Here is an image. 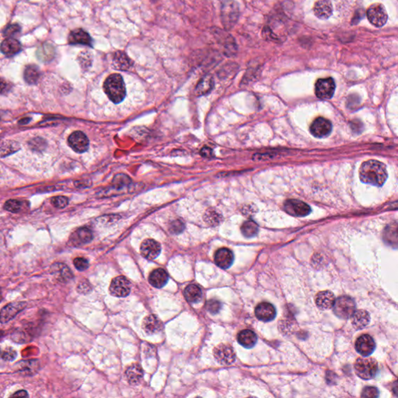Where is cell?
Masks as SVG:
<instances>
[{
    "label": "cell",
    "instance_id": "52",
    "mask_svg": "<svg viewBox=\"0 0 398 398\" xmlns=\"http://www.w3.org/2000/svg\"><path fill=\"white\" fill-rule=\"evenodd\" d=\"M2 292H1V289H0V302L2 300Z\"/></svg>",
    "mask_w": 398,
    "mask_h": 398
},
{
    "label": "cell",
    "instance_id": "41",
    "mask_svg": "<svg viewBox=\"0 0 398 398\" xmlns=\"http://www.w3.org/2000/svg\"><path fill=\"white\" fill-rule=\"evenodd\" d=\"M4 209L11 212H18L21 209V202L18 200H9L4 205Z\"/></svg>",
    "mask_w": 398,
    "mask_h": 398
},
{
    "label": "cell",
    "instance_id": "15",
    "mask_svg": "<svg viewBox=\"0 0 398 398\" xmlns=\"http://www.w3.org/2000/svg\"><path fill=\"white\" fill-rule=\"evenodd\" d=\"M255 316L263 322H270L276 316V310L272 303L263 302L257 305L255 308Z\"/></svg>",
    "mask_w": 398,
    "mask_h": 398
},
{
    "label": "cell",
    "instance_id": "14",
    "mask_svg": "<svg viewBox=\"0 0 398 398\" xmlns=\"http://www.w3.org/2000/svg\"><path fill=\"white\" fill-rule=\"evenodd\" d=\"M376 349V343L374 338L369 335H362L358 337L356 342V349L357 353L362 356H369L374 353Z\"/></svg>",
    "mask_w": 398,
    "mask_h": 398
},
{
    "label": "cell",
    "instance_id": "37",
    "mask_svg": "<svg viewBox=\"0 0 398 398\" xmlns=\"http://www.w3.org/2000/svg\"><path fill=\"white\" fill-rule=\"evenodd\" d=\"M221 215L218 213L215 209L207 210L204 215L205 222L211 227L219 225L221 222Z\"/></svg>",
    "mask_w": 398,
    "mask_h": 398
},
{
    "label": "cell",
    "instance_id": "33",
    "mask_svg": "<svg viewBox=\"0 0 398 398\" xmlns=\"http://www.w3.org/2000/svg\"><path fill=\"white\" fill-rule=\"evenodd\" d=\"M17 366H18V371L31 375L38 371L39 363L38 360H26L20 362L19 363L17 364Z\"/></svg>",
    "mask_w": 398,
    "mask_h": 398
},
{
    "label": "cell",
    "instance_id": "18",
    "mask_svg": "<svg viewBox=\"0 0 398 398\" xmlns=\"http://www.w3.org/2000/svg\"><path fill=\"white\" fill-rule=\"evenodd\" d=\"M233 261H234L233 253L228 248H221L215 252V264L221 269H229L233 263Z\"/></svg>",
    "mask_w": 398,
    "mask_h": 398
},
{
    "label": "cell",
    "instance_id": "48",
    "mask_svg": "<svg viewBox=\"0 0 398 398\" xmlns=\"http://www.w3.org/2000/svg\"><path fill=\"white\" fill-rule=\"evenodd\" d=\"M200 154L205 158H212L214 156L213 151L209 147H204L200 151Z\"/></svg>",
    "mask_w": 398,
    "mask_h": 398
},
{
    "label": "cell",
    "instance_id": "24",
    "mask_svg": "<svg viewBox=\"0 0 398 398\" xmlns=\"http://www.w3.org/2000/svg\"><path fill=\"white\" fill-rule=\"evenodd\" d=\"M335 299L332 292L322 291L316 294L315 302L320 310H329L333 307Z\"/></svg>",
    "mask_w": 398,
    "mask_h": 398
},
{
    "label": "cell",
    "instance_id": "5",
    "mask_svg": "<svg viewBox=\"0 0 398 398\" xmlns=\"http://www.w3.org/2000/svg\"><path fill=\"white\" fill-rule=\"evenodd\" d=\"M335 314L341 319H348L352 316L356 310V303L353 298L343 295L335 299L333 307Z\"/></svg>",
    "mask_w": 398,
    "mask_h": 398
},
{
    "label": "cell",
    "instance_id": "34",
    "mask_svg": "<svg viewBox=\"0 0 398 398\" xmlns=\"http://www.w3.org/2000/svg\"><path fill=\"white\" fill-rule=\"evenodd\" d=\"M40 70L35 65H27L24 70V80L27 84H35L40 78Z\"/></svg>",
    "mask_w": 398,
    "mask_h": 398
},
{
    "label": "cell",
    "instance_id": "1",
    "mask_svg": "<svg viewBox=\"0 0 398 398\" xmlns=\"http://www.w3.org/2000/svg\"><path fill=\"white\" fill-rule=\"evenodd\" d=\"M387 173L386 165L378 160H370L361 165L359 177L365 184L377 187L382 186L387 181Z\"/></svg>",
    "mask_w": 398,
    "mask_h": 398
},
{
    "label": "cell",
    "instance_id": "43",
    "mask_svg": "<svg viewBox=\"0 0 398 398\" xmlns=\"http://www.w3.org/2000/svg\"><path fill=\"white\" fill-rule=\"evenodd\" d=\"M169 230L173 234H179L185 230V224L181 220H174L170 223Z\"/></svg>",
    "mask_w": 398,
    "mask_h": 398
},
{
    "label": "cell",
    "instance_id": "30",
    "mask_svg": "<svg viewBox=\"0 0 398 398\" xmlns=\"http://www.w3.org/2000/svg\"><path fill=\"white\" fill-rule=\"evenodd\" d=\"M213 79L211 76H206L199 81L195 87V94L197 96L206 95L211 91L213 88Z\"/></svg>",
    "mask_w": 398,
    "mask_h": 398
},
{
    "label": "cell",
    "instance_id": "11",
    "mask_svg": "<svg viewBox=\"0 0 398 398\" xmlns=\"http://www.w3.org/2000/svg\"><path fill=\"white\" fill-rule=\"evenodd\" d=\"M27 306L25 302H14L6 305L0 311V323L6 324L14 319Z\"/></svg>",
    "mask_w": 398,
    "mask_h": 398
},
{
    "label": "cell",
    "instance_id": "10",
    "mask_svg": "<svg viewBox=\"0 0 398 398\" xmlns=\"http://www.w3.org/2000/svg\"><path fill=\"white\" fill-rule=\"evenodd\" d=\"M131 291V283L124 276H118L113 279L110 286V293L117 297H126Z\"/></svg>",
    "mask_w": 398,
    "mask_h": 398
},
{
    "label": "cell",
    "instance_id": "50",
    "mask_svg": "<svg viewBox=\"0 0 398 398\" xmlns=\"http://www.w3.org/2000/svg\"><path fill=\"white\" fill-rule=\"evenodd\" d=\"M90 285L86 282H82L79 285L77 290L80 292V293H87L90 290Z\"/></svg>",
    "mask_w": 398,
    "mask_h": 398
},
{
    "label": "cell",
    "instance_id": "23",
    "mask_svg": "<svg viewBox=\"0 0 398 398\" xmlns=\"http://www.w3.org/2000/svg\"><path fill=\"white\" fill-rule=\"evenodd\" d=\"M314 12L315 16L319 19H328L333 13L332 2L330 0H320L315 3Z\"/></svg>",
    "mask_w": 398,
    "mask_h": 398
},
{
    "label": "cell",
    "instance_id": "7",
    "mask_svg": "<svg viewBox=\"0 0 398 398\" xmlns=\"http://www.w3.org/2000/svg\"><path fill=\"white\" fill-rule=\"evenodd\" d=\"M285 211L295 217H304L311 213V208L307 203L296 199H289L284 203Z\"/></svg>",
    "mask_w": 398,
    "mask_h": 398
},
{
    "label": "cell",
    "instance_id": "4",
    "mask_svg": "<svg viewBox=\"0 0 398 398\" xmlns=\"http://www.w3.org/2000/svg\"><path fill=\"white\" fill-rule=\"evenodd\" d=\"M221 18L224 27L232 28L239 18V7L233 0H226L222 4Z\"/></svg>",
    "mask_w": 398,
    "mask_h": 398
},
{
    "label": "cell",
    "instance_id": "13",
    "mask_svg": "<svg viewBox=\"0 0 398 398\" xmlns=\"http://www.w3.org/2000/svg\"><path fill=\"white\" fill-rule=\"evenodd\" d=\"M68 143L71 148L76 152H84L89 147V139L84 132L76 131L69 135Z\"/></svg>",
    "mask_w": 398,
    "mask_h": 398
},
{
    "label": "cell",
    "instance_id": "42",
    "mask_svg": "<svg viewBox=\"0 0 398 398\" xmlns=\"http://www.w3.org/2000/svg\"><path fill=\"white\" fill-rule=\"evenodd\" d=\"M1 358L4 361H13L17 357V352L12 348H6L1 353Z\"/></svg>",
    "mask_w": 398,
    "mask_h": 398
},
{
    "label": "cell",
    "instance_id": "28",
    "mask_svg": "<svg viewBox=\"0 0 398 398\" xmlns=\"http://www.w3.org/2000/svg\"><path fill=\"white\" fill-rule=\"evenodd\" d=\"M149 283L156 288H162L167 284L168 274L163 269H155L151 272L149 278Z\"/></svg>",
    "mask_w": 398,
    "mask_h": 398
},
{
    "label": "cell",
    "instance_id": "17",
    "mask_svg": "<svg viewBox=\"0 0 398 398\" xmlns=\"http://www.w3.org/2000/svg\"><path fill=\"white\" fill-rule=\"evenodd\" d=\"M93 239V233L90 229L86 227H82L75 231L71 235L69 243L73 246H82L84 244H88Z\"/></svg>",
    "mask_w": 398,
    "mask_h": 398
},
{
    "label": "cell",
    "instance_id": "3",
    "mask_svg": "<svg viewBox=\"0 0 398 398\" xmlns=\"http://www.w3.org/2000/svg\"><path fill=\"white\" fill-rule=\"evenodd\" d=\"M355 372L362 379H372L378 374V364L374 358H359L354 365Z\"/></svg>",
    "mask_w": 398,
    "mask_h": 398
},
{
    "label": "cell",
    "instance_id": "25",
    "mask_svg": "<svg viewBox=\"0 0 398 398\" xmlns=\"http://www.w3.org/2000/svg\"><path fill=\"white\" fill-rule=\"evenodd\" d=\"M350 317L353 328L356 330L363 329L370 322V314L364 310L354 311Z\"/></svg>",
    "mask_w": 398,
    "mask_h": 398
},
{
    "label": "cell",
    "instance_id": "47",
    "mask_svg": "<svg viewBox=\"0 0 398 398\" xmlns=\"http://www.w3.org/2000/svg\"><path fill=\"white\" fill-rule=\"evenodd\" d=\"M362 398H376L379 397V391L374 387H367L364 388L362 393Z\"/></svg>",
    "mask_w": 398,
    "mask_h": 398
},
{
    "label": "cell",
    "instance_id": "26",
    "mask_svg": "<svg viewBox=\"0 0 398 398\" xmlns=\"http://www.w3.org/2000/svg\"><path fill=\"white\" fill-rule=\"evenodd\" d=\"M112 65L115 69L126 71L132 66L133 63L125 52L118 51L114 53Z\"/></svg>",
    "mask_w": 398,
    "mask_h": 398
},
{
    "label": "cell",
    "instance_id": "44",
    "mask_svg": "<svg viewBox=\"0 0 398 398\" xmlns=\"http://www.w3.org/2000/svg\"><path fill=\"white\" fill-rule=\"evenodd\" d=\"M68 203H69V200L65 196H57L52 198V204L57 209L65 208Z\"/></svg>",
    "mask_w": 398,
    "mask_h": 398
},
{
    "label": "cell",
    "instance_id": "46",
    "mask_svg": "<svg viewBox=\"0 0 398 398\" xmlns=\"http://www.w3.org/2000/svg\"><path fill=\"white\" fill-rule=\"evenodd\" d=\"M74 266L77 270L83 272V271L86 270L89 267V262L87 260L85 259L84 257H76V259L73 261Z\"/></svg>",
    "mask_w": 398,
    "mask_h": 398
},
{
    "label": "cell",
    "instance_id": "40",
    "mask_svg": "<svg viewBox=\"0 0 398 398\" xmlns=\"http://www.w3.org/2000/svg\"><path fill=\"white\" fill-rule=\"evenodd\" d=\"M21 31V27L18 24H10L5 29L4 36L6 38H14Z\"/></svg>",
    "mask_w": 398,
    "mask_h": 398
},
{
    "label": "cell",
    "instance_id": "20",
    "mask_svg": "<svg viewBox=\"0 0 398 398\" xmlns=\"http://www.w3.org/2000/svg\"><path fill=\"white\" fill-rule=\"evenodd\" d=\"M163 328H164V324L162 321L156 315H149L143 320V330L149 335L158 333L163 329Z\"/></svg>",
    "mask_w": 398,
    "mask_h": 398
},
{
    "label": "cell",
    "instance_id": "49",
    "mask_svg": "<svg viewBox=\"0 0 398 398\" xmlns=\"http://www.w3.org/2000/svg\"><path fill=\"white\" fill-rule=\"evenodd\" d=\"M10 89V85L6 80L0 77V94H4Z\"/></svg>",
    "mask_w": 398,
    "mask_h": 398
},
{
    "label": "cell",
    "instance_id": "6",
    "mask_svg": "<svg viewBox=\"0 0 398 398\" xmlns=\"http://www.w3.org/2000/svg\"><path fill=\"white\" fill-rule=\"evenodd\" d=\"M335 87L333 79H320L315 85V94L320 99H331L335 94Z\"/></svg>",
    "mask_w": 398,
    "mask_h": 398
},
{
    "label": "cell",
    "instance_id": "22",
    "mask_svg": "<svg viewBox=\"0 0 398 398\" xmlns=\"http://www.w3.org/2000/svg\"><path fill=\"white\" fill-rule=\"evenodd\" d=\"M69 42L70 44H83L89 47L93 46L91 37L83 29H76L72 31L69 36Z\"/></svg>",
    "mask_w": 398,
    "mask_h": 398
},
{
    "label": "cell",
    "instance_id": "27",
    "mask_svg": "<svg viewBox=\"0 0 398 398\" xmlns=\"http://www.w3.org/2000/svg\"><path fill=\"white\" fill-rule=\"evenodd\" d=\"M237 341L246 349H252L257 343L256 334L251 330H243L237 336Z\"/></svg>",
    "mask_w": 398,
    "mask_h": 398
},
{
    "label": "cell",
    "instance_id": "16",
    "mask_svg": "<svg viewBox=\"0 0 398 398\" xmlns=\"http://www.w3.org/2000/svg\"><path fill=\"white\" fill-rule=\"evenodd\" d=\"M140 251L146 259L153 260L160 255L161 246L156 240L147 239L142 243Z\"/></svg>",
    "mask_w": 398,
    "mask_h": 398
},
{
    "label": "cell",
    "instance_id": "29",
    "mask_svg": "<svg viewBox=\"0 0 398 398\" xmlns=\"http://www.w3.org/2000/svg\"><path fill=\"white\" fill-rule=\"evenodd\" d=\"M126 377L130 384H139L143 377V369L138 364H133L126 370Z\"/></svg>",
    "mask_w": 398,
    "mask_h": 398
},
{
    "label": "cell",
    "instance_id": "8",
    "mask_svg": "<svg viewBox=\"0 0 398 398\" xmlns=\"http://www.w3.org/2000/svg\"><path fill=\"white\" fill-rule=\"evenodd\" d=\"M367 18L374 26L380 27L387 23L388 16L383 5L375 4L367 10Z\"/></svg>",
    "mask_w": 398,
    "mask_h": 398
},
{
    "label": "cell",
    "instance_id": "2",
    "mask_svg": "<svg viewBox=\"0 0 398 398\" xmlns=\"http://www.w3.org/2000/svg\"><path fill=\"white\" fill-rule=\"evenodd\" d=\"M104 90L114 103H121L126 97V84L120 74L114 73L109 76L104 84Z\"/></svg>",
    "mask_w": 398,
    "mask_h": 398
},
{
    "label": "cell",
    "instance_id": "39",
    "mask_svg": "<svg viewBox=\"0 0 398 398\" xmlns=\"http://www.w3.org/2000/svg\"><path fill=\"white\" fill-rule=\"evenodd\" d=\"M221 303L215 299H211L206 303V309L211 314H216L221 309Z\"/></svg>",
    "mask_w": 398,
    "mask_h": 398
},
{
    "label": "cell",
    "instance_id": "32",
    "mask_svg": "<svg viewBox=\"0 0 398 398\" xmlns=\"http://www.w3.org/2000/svg\"><path fill=\"white\" fill-rule=\"evenodd\" d=\"M184 294H185V298L189 303H198L202 299V290L196 285H190V286H188L185 289Z\"/></svg>",
    "mask_w": 398,
    "mask_h": 398
},
{
    "label": "cell",
    "instance_id": "45",
    "mask_svg": "<svg viewBox=\"0 0 398 398\" xmlns=\"http://www.w3.org/2000/svg\"><path fill=\"white\" fill-rule=\"evenodd\" d=\"M18 146H14V143H6L5 145L1 147L0 149V155L2 156H6V155L10 154L12 152L17 150Z\"/></svg>",
    "mask_w": 398,
    "mask_h": 398
},
{
    "label": "cell",
    "instance_id": "36",
    "mask_svg": "<svg viewBox=\"0 0 398 398\" xmlns=\"http://www.w3.org/2000/svg\"><path fill=\"white\" fill-rule=\"evenodd\" d=\"M398 227H397V223L391 224V225L387 227L385 229L384 233H383V238H384L385 242L387 244H390L392 245L395 244V246L397 245V241H398Z\"/></svg>",
    "mask_w": 398,
    "mask_h": 398
},
{
    "label": "cell",
    "instance_id": "9",
    "mask_svg": "<svg viewBox=\"0 0 398 398\" xmlns=\"http://www.w3.org/2000/svg\"><path fill=\"white\" fill-rule=\"evenodd\" d=\"M214 356L219 364L229 366L234 362L236 355L232 347L226 344H220L214 350Z\"/></svg>",
    "mask_w": 398,
    "mask_h": 398
},
{
    "label": "cell",
    "instance_id": "38",
    "mask_svg": "<svg viewBox=\"0 0 398 398\" xmlns=\"http://www.w3.org/2000/svg\"><path fill=\"white\" fill-rule=\"evenodd\" d=\"M112 183L115 189H120L129 185L131 183V179L128 176L126 175L124 173H119L114 177Z\"/></svg>",
    "mask_w": 398,
    "mask_h": 398
},
{
    "label": "cell",
    "instance_id": "19",
    "mask_svg": "<svg viewBox=\"0 0 398 398\" xmlns=\"http://www.w3.org/2000/svg\"><path fill=\"white\" fill-rule=\"evenodd\" d=\"M51 274L56 280L61 282H68L73 278V272L69 267L63 263H55L51 266Z\"/></svg>",
    "mask_w": 398,
    "mask_h": 398
},
{
    "label": "cell",
    "instance_id": "51",
    "mask_svg": "<svg viewBox=\"0 0 398 398\" xmlns=\"http://www.w3.org/2000/svg\"><path fill=\"white\" fill-rule=\"evenodd\" d=\"M11 397H14V398H17V397H28V395H27V391H18V392L15 393V394L12 395Z\"/></svg>",
    "mask_w": 398,
    "mask_h": 398
},
{
    "label": "cell",
    "instance_id": "31",
    "mask_svg": "<svg viewBox=\"0 0 398 398\" xmlns=\"http://www.w3.org/2000/svg\"><path fill=\"white\" fill-rule=\"evenodd\" d=\"M56 51L53 45L48 43L42 44L37 51V57L42 62H49L53 59Z\"/></svg>",
    "mask_w": 398,
    "mask_h": 398
},
{
    "label": "cell",
    "instance_id": "12",
    "mask_svg": "<svg viewBox=\"0 0 398 398\" xmlns=\"http://www.w3.org/2000/svg\"><path fill=\"white\" fill-rule=\"evenodd\" d=\"M332 131V122L324 118H317L311 126V132L316 138H325Z\"/></svg>",
    "mask_w": 398,
    "mask_h": 398
},
{
    "label": "cell",
    "instance_id": "35",
    "mask_svg": "<svg viewBox=\"0 0 398 398\" xmlns=\"http://www.w3.org/2000/svg\"><path fill=\"white\" fill-rule=\"evenodd\" d=\"M259 231V227L255 222L248 220L245 222L241 227V232L247 238H252L257 236Z\"/></svg>",
    "mask_w": 398,
    "mask_h": 398
},
{
    "label": "cell",
    "instance_id": "21",
    "mask_svg": "<svg viewBox=\"0 0 398 398\" xmlns=\"http://www.w3.org/2000/svg\"><path fill=\"white\" fill-rule=\"evenodd\" d=\"M22 49L21 42L15 38H8L0 44V51L8 57L15 56Z\"/></svg>",
    "mask_w": 398,
    "mask_h": 398
}]
</instances>
